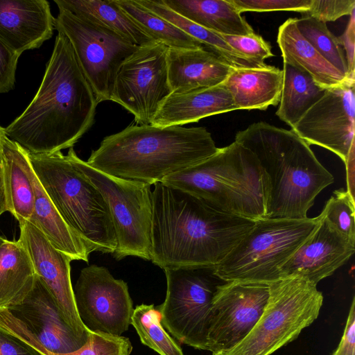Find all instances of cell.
<instances>
[{
  "label": "cell",
  "instance_id": "7bdbcfd3",
  "mask_svg": "<svg viewBox=\"0 0 355 355\" xmlns=\"http://www.w3.org/2000/svg\"><path fill=\"white\" fill-rule=\"evenodd\" d=\"M5 211H8V202L3 182V171L1 164H0V216Z\"/></svg>",
  "mask_w": 355,
  "mask_h": 355
},
{
  "label": "cell",
  "instance_id": "83f0119b",
  "mask_svg": "<svg viewBox=\"0 0 355 355\" xmlns=\"http://www.w3.org/2000/svg\"><path fill=\"white\" fill-rule=\"evenodd\" d=\"M54 2L59 10L103 26L137 46L155 42L125 13L115 0H54Z\"/></svg>",
  "mask_w": 355,
  "mask_h": 355
},
{
  "label": "cell",
  "instance_id": "5b68a950",
  "mask_svg": "<svg viewBox=\"0 0 355 355\" xmlns=\"http://www.w3.org/2000/svg\"><path fill=\"white\" fill-rule=\"evenodd\" d=\"M161 182L220 212L254 221L267 218V175L255 155L236 141Z\"/></svg>",
  "mask_w": 355,
  "mask_h": 355
},
{
  "label": "cell",
  "instance_id": "1f68e13d",
  "mask_svg": "<svg viewBox=\"0 0 355 355\" xmlns=\"http://www.w3.org/2000/svg\"><path fill=\"white\" fill-rule=\"evenodd\" d=\"M130 324L143 345L159 355H185L176 341L166 332L154 304H141L133 311Z\"/></svg>",
  "mask_w": 355,
  "mask_h": 355
},
{
  "label": "cell",
  "instance_id": "ee69618b",
  "mask_svg": "<svg viewBox=\"0 0 355 355\" xmlns=\"http://www.w3.org/2000/svg\"><path fill=\"white\" fill-rule=\"evenodd\" d=\"M3 128L0 126V164L1 162V157H2V135H3Z\"/></svg>",
  "mask_w": 355,
  "mask_h": 355
},
{
  "label": "cell",
  "instance_id": "4316f807",
  "mask_svg": "<svg viewBox=\"0 0 355 355\" xmlns=\"http://www.w3.org/2000/svg\"><path fill=\"white\" fill-rule=\"evenodd\" d=\"M1 167L8 202V211L18 222L29 220L34 206V192L21 161L23 148L2 135Z\"/></svg>",
  "mask_w": 355,
  "mask_h": 355
},
{
  "label": "cell",
  "instance_id": "e0dca14e",
  "mask_svg": "<svg viewBox=\"0 0 355 355\" xmlns=\"http://www.w3.org/2000/svg\"><path fill=\"white\" fill-rule=\"evenodd\" d=\"M19 226L18 240L28 254L36 275L52 296L67 324L86 341L89 331L81 322L76 306L71 280L72 260L55 249L30 221H20Z\"/></svg>",
  "mask_w": 355,
  "mask_h": 355
},
{
  "label": "cell",
  "instance_id": "5bb4252c",
  "mask_svg": "<svg viewBox=\"0 0 355 355\" xmlns=\"http://www.w3.org/2000/svg\"><path fill=\"white\" fill-rule=\"evenodd\" d=\"M269 285L224 282L214 295L207 335V351L216 355L238 345L262 315Z\"/></svg>",
  "mask_w": 355,
  "mask_h": 355
},
{
  "label": "cell",
  "instance_id": "7c38bea8",
  "mask_svg": "<svg viewBox=\"0 0 355 355\" xmlns=\"http://www.w3.org/2000/svg\"><path fill=\"white\" fill-rule=\"evenodd\" d=\"M0 327L40 354H67L86 341L63 319L49 291L37 275L31 291L18 304L0 309Z\"/></svg>",
  "mask_w": 355,
  "mask_h": 355
},
{
  "label": "cell",
  "instance_id": "d6986e66",
  "mask_svg": "<svg viewBox=\"0 0 355 355\" xmlns=\"http://www.w3.org/2000/svg\"><path fill=\"white\" fill-rule=\"evenodd\" d=\"M54 20L46 0H0V40L19 55L50 39Z\"/></svg>",
  "mask_w": 355,
  "mask_h": 355
},
{
  "label": "cell",
  "instance_id": "3957f363",
  "mask_svg": "<svg viewBox=\"0 0 355 355\" xmlns=\"http://www.w3.org/2000/svg\"><path fill=\"white\" fill-rule=\"evenodd\" d=\"M218 149L204 127L137 124L105 137L87 163L114 177L154 185Z\"/></svg>",
  "mask_w": 355,
  "mask_h": 355
},
{
  "label": "cell",
  "instance_id": "f35d334b",
  "mask_svg": "<svg viewBox=\"0 0 355 355\" xmlns=\"http://www.w3.org/2000/svg\"><path fill=\"white\" fill-rule=\"evenodd\" d=\"M19 56L0 40V94L13 88Z\"/></svg>",
  "mask_w": 355,
  "mask_h": 355
},
{
  "label": "cell",
  "instance_id": "d4e9b609",
  "mask_svg": "<svg viewBox=\"0 0 355 355\" xmlns=\"http://www.w3.org/2000/svg\"><path fill=\"white\" fill-rule=\"evenodd\" d=\"M170 9L213 32L245 35L254 31L231 0H162Z\"/></svg>",
  "mask_w": 355,
  "mask_h": 355
},
{
  "label": "cell",
  "instance_id": "277c9868",
  "mask_svg": "<svg viewBox=\"0 0 355 355\" xmlns=\"http://www.w3.org/2000/svg\"><path fill=\"white\" fill-rule=\"evenodd\" d=\"M263 168L269 183L267 218L302 219L316 196L334 182L310 146L291 130L253 123L235 135Z\"/></svg>",
  "mask_w": 355,
  "mask_h": 355
},
{
  "label": "cell",
  "instance_id": "8fae6325",
  "mask_svg": "<svg viewBox=\"0 0 355 355\" xmlns=\"http://www.w3.org/2000/svg\"><path fill=\"white\" fill-rule=\"evenodd\" d=\"M54 28L70 42L97 102L110 101L120 66L139 46L103 26L64 10H59Z\"/></svg>",
  "mask_w": 355,
  "mask_h": 355
},
{
  "label": "cell",
  "instance_id": "7a4b0ae2",
  "mask_svg": "<svg viewBox=\"0 0 355 355\" xmlns=\"http://www.w3.org/2000/svg\"><path fill=\"white\" fill-rule=\"evenodd\" d=\"M98 104L70 42L58 32L37 92L3 131L28 153H54L73 148L88 131Z\"/></svg>",
  "mask_w": 355,
  "mask_h": 355
},
{
  "label": "cell",
  "instance_id": "f546056e",
  "mask_svg": "<svg viewBox=\"0 0 355 355\" xmlns=\"http://www.w3.org/2000/svg\"><path fill=\"white\" fill-rule=\"evenodd\" d=\"M283 84L276 115L284 123L294 125L303 114L324 94L307 73L284 63Z\"/></svg>",
  "mask_w": 355,
  "mask_h": 355
},
{
  "label": "cell",
  "instance_id": "ac0fdd59",
  "mask_svg": "<svg viewBox=\"0 0 355 355\" xmlns=\"http://www.w3.org/2000/svg\"><path fill=\"white\" fill-rule=\"evenodd\" d=\"M313 233L280 268L282 278L300 277L316 285L344 265L355 251L352 241L319 215Z\"/></svg>",
  "mask_w": 355,
  "mask_h": 355
},
{
  "label": "cell",
  "instance_id": "9c48e42d",
  "mask_svg": "<svg viewBox=\"0 0 355 355\" xmlns=\"http://www.w3.org/2000/svg\"><path fill=\"white\" fill-rule=\"evenodd\" d=\"M72 155L107 203L117 241L113 257L116 260L133 256L150 261L152 185L101 172L79 158L74 150Z\"/></svg>",
  "mask_w": 355,
  "mask_h": 355
},
{
  "label": "cell",
  "instance_id": "52a82bcc",
  "mask_svg": "<svg viewBox=\"0 0 355 355\" xmlns=\"http://www.w3.org/2000/svg\"><path fill=\"white\" fill-rule=\"evenodd\" d=\"M319 216L302 219L264 218L216 267L224 282L270 285L282 278L280 268L313 233Z\"/></svg>",
  "mask_w": 355,
  "mask_h": 355
},
{
  "label": "cell",
  "instance_id": "f1b7e54d",
  "mask_svg": "<svg viewBox=\"0 0 355 355\" xmlns=\"http://www.w3.org/2000/svg\"><path fill=\"white\" fill-rule=\"evenodd\" d=\"M139 3L200 42L206 49L235 69L263 67L266 65L246 57L232 48L219 33L203 28L180 15L166 6L162 0H139Z\"/></svg>",
  "mask_w": 355,
  "mask_h": 355
},
{
  "label": "cell",
  "instance_id": "d6a6232c",
  "mask_svg": "<svg viewBox=\"0 0 355 355\" xmlns=\"http://www.w3.org/2000/svg\"><path fill=\"white\" fill-rule=\"evenodd\" d=\"M302 36L337 70L349 79L343 49L339 40L327 28L325 22L309 16L295 18Z\"/></svg>",
  "mask_w": 355,
  "mask_h": 355
},
{
  "label": "cell",
  "instance_id": "f6af8a7d",
  "mask_svg": "<svg viewBox=\"0 0 355 355\" xmlns=\"http://www.w3.org/2000/svg\"><path fill=\"white\" fill-rule=\"evenodd\" d=\"M4 239H3L2 237L0 236V245L4 241Z\"/></svg>",
  "mask_w": 355,
  "mask_h": 355
},
{
  "label": "cell",
  "instance_id": "ab89813d",
  "mask_svg": "<svg viewBox=\"0 0 355 355\" xmlns=\"http://www.w3.org/2000/svg\"><path fill=\"white\" fill-rule=\"evenodd\" d=\"M345 52L349 76L355 78L354 45H355V10L349 15V19L344 33L338 37Z\"/></svg>",
  "mask_w": 355,
  "mask_h": 355
},
{
  "label": "cell",
  "instance_id": "ffe728a7",
  "mask_svg": "<svg viewBox=\"0 0 355 355\" xmlns=\"http://www.w3.org/2000/svg\"><path fill=\"white\" fill-rule=\"evenodd\" d=\"M166 63L171 94L220 85L235 69L204 46L168 48Z\"/></svg>",
  "mask_w": 355,
  "mask_h": 355
},
{
  "label": "cell",
  "instance_id": "30bf717a",
  "mask_svg": "<svg viewBox=\"0 0 355 355\" xmlns=\"http://www.w3.org/2000/svg\"><path fill=\"white\" fill-rule=\"evenodd\" d=\"M166 293L156 307L161 323L178 341L207 350L210 309L217 287L224 282L214 267L164 270Z\"/></svg>",
  "mask_w": 355,
  "mask_h": 355
},
{
  "label": "cell",
  "instance_id": "4dcf8cb0",
  "mask_svg": "<svg viewBox=\"0 0 355 355\" xmlns=\"http://www.w3.org/2000/svg\"><path fill=\"white\" fill-rule=\"evenodd\" d=\"M115 1L153 41L160 42L168 48L198 49L204 46L171 22L141 5L137 0Z\"/></svg>",
  "mask_w": 355,
  "mask_h": 355
},
{
  "label": "cell",
  "instance_id": "e575fe53",
  "mask_svg": "<svg viewBox=\"0 0 355 355\" xmlns=\"http://www.w3.org/2000/svg\"><path fill=\"white\" fill-rule=\"evenodd\" d=\"M132 345L130 339L101 331H89L86 343L76 351L57 354L44 351L40 355H130Z\"/></svg>",
  "mask_w": 355,
  "mask_h": 355
},
{
  "label": "cell",
  "instance_id": "8d00e7d4",
  "mask_svg": "<svg viewBox=\"0 0 355 355\" xmlns=\"http://www.w3.org/2000/svg\"><path fill=\"white\" fill-rule=\"evenodd\" d=\"M237 10L243 12L292 11L307 12L312 0H231Z\"/></svg>",
  "mask_w": 355,
  "mask_h": 355
},
{
  "label": "cell",
  "instance_id": "cb8c5ba5",
  "mask_svg": "<svg viewBox=\"0 0 355 355\" xmlns=\"http://www.w3.org/2000/svg\"><path fill=\"white\" fill-rule=\"evenodd\" d=\"M237 110H266L279 104L283 71L274 66L234 69L223 83Z\"/></svg>",
  "mask_w": 355,
  "mask_h": 355
},
{
  "label": "cell",
  "instance_id": "2e32d148",
  "mask_svg": "<svg viewBox=\"0 0 355 355\" xmlns=\"http://www.w3.org/2000/svg\"><path fill=\"white\" fill-rule=\"evenodd\" d=\"M355 80L325 89L291 127L309 146L317 145L338 155L346 164L355 148Z\"/></svg>",
  "mask_w": 355,
  "mask_h": 355
},
{
  "label": "cell",
  "instance_id": "6da1fadb",
  "mask_svg": "<svg viewBox=\"0 0 355 355\" xmlns=\"http://www.w3.org/2000/svg\"><path fill=\"white\" fill-rule=\"evenodd\" d=\"M153 186L150 256L163 270L216 267L255 223L162 182Z\"/></svg>",
  "mask_w": 355,
  "mask_h": 355
},
{
  "label": "cell",
  "instance_id": "603a6c76",
  "mask_svg": "<svg viewBox=\"0 0 355 355\" xmlns=\"http://www.w3.org/2000/svg\"><path fill=\"white\" fill-rule=\"evenodd\" d=\"M277 42L284 63L309 74L324 89L355 80L346 78L322 56L298 31L295 18L287 19L279 26Z\"/></svg>",
  "mask_w": 355,
  "mask_h": 355
},
{
  "label": "cell",
  "instance_id": "9a60e30c",
  "mask_svg": "<svg viewBox=\"0 0 355 355\" xmlns=\"http://www.w3.org/2000/svg\"><path fill=\"white\" fill-rule=\"evenodd\" d=\"M73 288L78 314L89 331L121 336L128 329L134 308L128 284L107 268H83Z\"/></svg>",
  "mask_w": 355,
  "mask_h": 355
},
{
  "label": "cell",
  "instance_id": "4fadbf2b",
  "mask_svg": "<svg viewBox=\"0 0 355 355\" xmlns=\"http://www.w3.org/2000/svg\"><path fill=\"white\" fill-rule=\"evenodd\" d=\"M167 49L158 42L139 46L116 73L110 101L132 114L138 125L151 124L160 104L171 94Z\"/></svg>",
  "mask_w": 355,
  "mask_h": 355
},
{
  "label": "cell",
  "instance_id": "484cf974",
  "mask_svg": "<svg viewBox=\"0 0 355 355\" xmlns=\"http://www.w3.org/2000/svg\"><path fill=\"white\" fill-rule=\"evenodd\" d=\"M36 277L21 242L5 239L0 245V309L19 304L32 289Z\"/></svg>",
  "mask_w": 355,
  "mask_h": 355
},
{
  "label": "cell",
  "instance_id": "d590c367",
  "mask_svg": "<svg viewBox=\"0 0 355 355\" xmlns=\"http://www.w3.org/2000/svg\"><path fill=\"white\" fill-rule=\"evenodd\" d=\"M220 35L232 48L259 62L264 63V60L274 56L270 43L254 32L245 35Z\"/></svg>",
  "mask_w": 355,
  "mask_h": 355
},
{
  "label": "cell",
  "instance_id": "ba28073f",
  "mask_svg": "<svg viewBox=\"0 0 355 355\" xmlns=\"http://www.w3.org/2000/svg\"><path fill=\"white\" fill-rule=\"evenodd\" d=\"M322 303V293L304 278L274 282L269 285L268 302L252 329L235 347L216 355H270L311 324Z\"/></svg>",
  "mask_w": 355,
  "mask_h": 355
},
{
  "label": "cell",
  "instance_id": "44dd1931",
  "mask_svg": "<svg viewBox=\"0 0 355 355\" xmlns=\"http://www.w3.org/2000/svg\"><path fill=\"white\" fill-rule=\"evenodd\" d=\"M22 166L28 176L34 192V206L30 221L58 250L72 261L88 262L93 248L74 232L62 219L42 187L30 164L28 153L22 149Z\"/></svg>",
  "mask_w": 355,
  "mask_h": 355
},
{
  "label": "cell",
  "instance_id": "8992f818",
  "mask_svg": "<svg viewBox=\"0 0 355 355\" xmlns=\"http://www.w3.org/2000/svg\"><path fill=\"white\" fill-rule=\"evenodd\" d=\"M73 148L67 155L28 153L31 167L64 222L94 251L113 254L116 234L107 203L75 164Z\"/></svg>",
  "mask_w": 355,
  "mask_h": 355
},
{
  "label": "cell",
  "instance_id": "836d02e7",
  "mask_svg": "<svg viewBox=\"0 0 355 355\" xmlns=\"http://www.w3.org/2000/svg\"><path fill=\"white\" fill-rule=\"evenodd\" d=\"M320 215L338 233L355 242L354 197L347 190H335Z\"/></svg>",
  "mask_w": 355,
  "mask_h": 355
},
{
  "label": "cell",
  "instance_id": "74e56055",
  "mask_svg": "<svg viewBox=\"0 0 355 355\" xmlns=\"http://www.w3.org/2000/svg\"><path fill=\"white\" fill-rule=\"evenodd\" d=\"M354 10L355 0H312L309 10L302 16L311 17L326 23L350 15Z\"/></svg>",
  "mask_w": 355,
  "mask_h": 355
},
{
  "label": "cell",
  "instance_id": "b9f144b4",
  "mask_svg": "<svg viewBox=\"0 0 355 355\" xmlns=\"http://www.w3.org/2000/svg\"><path fill=\"white\" fill-rule=\"evenodd\" d=\"M0 355H40L26 343L0 327Z\"/></svg>",
  "mask_w": 355,
  "mask_h": 355
},
{
  "label": "cell",
  "instance_id": "60d3db41",
  "mask_svg": "<svg viewBox=\"0 0 355 355\" xmlns=\"http://www.w3.org/2000/svg\"><path fill=\"white\" fill-rule=\"evenodd\" d=\"M332 355H355V299L353 297L340 342Z\"/></svg>",
  "mask_w": 355,
  "mask_h": 355
},
{
  "label": "cell",
  "instance_id": "7402d4cb",
  "mask_svg": "<svg viewBox=\"0 0 355 355\" xmlns=\"http://www.w3.org/2000/svg\"><path fill=\"white\" fill-rule=\"evenodd\" d=\"M237 110L223 83L182 93H172L160 104L151 125L157 127L198 122L212 115Z\"/></svg>",
  "mask_w": 355,
  "mask_h": 355
}]
</instances>
